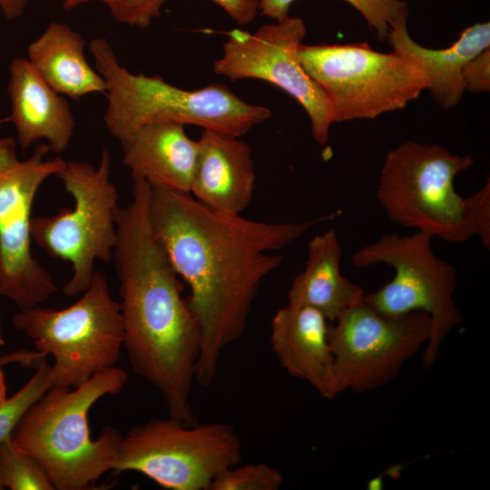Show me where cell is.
<instances>
[{
	"label": "cell",
	"mask_w": 490,
	"mask_h": 490,
	"mask_svg": "<svg viewBox=\"0 0 490 490\" xmlns=\"http://www.w3.org/2000/svg\"><path fill=\"white\" fill-rule=\"evenodd\" d=\"M92 1L106 5L112 16L118 22L140 28L149 27L161 15L167 0H64L63 8L69 11Z\"/></svg>",
	"instance_id": "cell-25"
},
{
	"label": "cell",
	"mask_w": 490,
	"mask_h": 490,
	"mask_svg": "<svg viewBox=\"0 0 490 490\" xmlns=\"http://www.w3.org/2000/svg\"><path fill=\"white\" fill-rule=\"evenodd\" d=\"M50 148L38 144L21 161L13 137L0 139V297L21 309L45 301L57 289L32 254V206L42 183L66 165L61 157L44 160Z\"/></svg>",
	"instance_id": "cell-11"
},
{
	"label": "cell",
	"mask_w": 490,
	"mask_h": 490,
	"mask_svg": "<svg viewBox=\"0 0 490 490\" xmlns=\"http://www.w3.org/2000/svg\"><path fill=\"white\" fill-rule=\"evenodd\" d=\"M51 387L52 367L44 357L34 374L10 397H5L4 378L0 368V442L10 437L25 411Z\"/></svg>",
	"instance_id": "cell-22"
},
{
	"label": "cell",
	"mask_w": 490,
	"mask_h": 490,
	"mask_svg": "<svg viewBox=\"0 0 490 490\" xmlns=\"http://www.w3.org/2000/svg\"><path fill=\"white\" fill-rule=\"evenodd\" d=\"M295 0H259L261 15L274 21L289 16V7ZM357 9L377 34L378 41H387L393 24L408 15L405 0H345Z\"/></svg>",
	"instance_id": "cell-21"
},
{
	"label": "cell",
	"mask_w": 490,
	"mask_h": 490,
	"mask_svg": "<svg viewBox=\"0 0 490 490\" xmlns=\"http://www.w3.org/2000/svg\"><path fill=\"white\" fill-rule=\"evenodd\" d=\"M335 217L257 221L212 209L190 192L151 186V228L191 290L186 299L201 333L200 386H211L222 352L244 334L261 282L283 260L273 252Z\"/></svg>",
	"instance_id": "cell-1"
},
{
	"label": "cell",
	"mask_w": 490,
	"mask_h": 490,
	"mask_svg": "<svg viewBox=\"0 0 490 490\" xmlns=\"http://www.w3.org/2000/svg\"><path fill=\"white\" fill-rule=\"evenodd\" d=\"M44 357L45 355L43 352L21 348L1 355L0 368L11 364H19L26 368L32 367L34 363L38 365Z\"/></svg>",
	"instance_id": "cell-29"
},
{
	"label": "cell",
	"mask_w": 490,
	"mask_h": 490,
	"mask_svg": "<svg viewBox=\"0 0 490 490\" xmlns=\"http://www.w3.org/2000/svg\"><path fill=\"white\" fill-rule=\"evenodd\" d=\"M306 34V24L299 16L264 24L253 34L233 29L226 33L228 40L213 70L231 81H266L289 93L308 113L314 140L324 145L333 113L324 90L299 61L298 50Z\"/></svg>",
	"instance_id": "cell-13"
},
{
	"label": "cell",
	"mask_w": 490,
	"mask_h": 490,
	"mask_svg": "<svg viewBox=\"0 0 490 490\" xmlns=\"http://www.w3.org/2000/svg\"><path fill=\"white\" fill-rule=\"evenodd\" d=\"M84 40L67 24L51 22L27 47L28 61L58 93L78 100L106 93L103 77L93 70L84 54Z\"/></svg>",
	"instance_id": "cell-20"
},
{
	"label": "cell",
	"mask_w": 490,
	"mask_h": 490,
	"mask_svg": "<svg viewBox=\"0 0 490 490\" xmlns=\"http://www.w3.org/2000/svg\"><path fill=\"white\" fill-rule=\"evenodd\" d=\"M3 489H5V487H4V485H3L1 472H0V490H3Z\"/></svg>",
	"instance_id": "cell-31"
},
{
	"label": "cell",
	"mask_w": 490,
	"mask_h": 490,
	"mask_svg": "<svg viewBox=\"0 0 490 490\" xmlns=\"http://www.w3.org/2000/svg\"><path fill=\"white\" fill-rule=\"evenodd\" d=\"M191 194L201 203L241 214L250 203L256 174L252 150L238 136L203 130Z\"/></svg>",
	"instance_id": "cell-15"
},
{
	"label": "cell",
	"mask_w": 490,
	"mask_h": 490,
	"mask_svg": "<svg viewBox=\"0 0 490 490\" xmlns=\"http://www.w3.org/2000/svg\"><path fill=\"white\" fill-rule=\"evenodd\" d=\"M5 121H8V119L7 118H5V119H1L0 118V123L5 122Z\"/></svg>",
	"instance_id": "cell-32"
},
{
	"label": "cell",
	"mask_w": 490,
	"mask_h": 490,
	"mask_svg": "<svg viewBox=\"0 0 490 490\" xmlns=\"http://www.w3.org/2000/svg\"><path fill=\"white\" fill-rule=\"evenodd\" d=\"M150 191L144 182L132 184L131 202L116 213L123 348L132 370L160 392L169 416L193 425L191 394L201 333L182 297V280L151 228Z\"/></svg>",
	"instance_id": "cell-2"
},
{
	"label": "cell",
	"mask_w": 490,
	"mask_h": 490,
	"mask_svg": "<svg viewBox=\"0 0 490 490\" xmlns=\"http://www.w3.org/2000/svg\"><path fill=\"white\" fill-rule=\"evenodd\" d=\"M283 475L264 463L234 466L220 473L209 490H278Z\"/></svg>",
	"instance_id": "cell-24"
},
{
	"label": "cell",
	"mask_w": 490,
	"mask_h": 490,
	"mask_svg": "<svg viewBox=\"0 0 490 490\" xmlns=\"http://www.w3.org/2000/svg\"><path fill=\"white\" fill-rule=\"evenodd\" d=\"M74 200V208H62L53 216L32 219V239L51 258L70 261L72 278L64 285L66 297L89 287L95 260L109 262L117 244L118 192L110 181V155L103 149L95 169L86 162H66L57 173Z\"/></svg>",
	"instance_id": "cell-9"
},
{
	"label": "cell",
	"mask_w": 490,
	"mask_h": 490,
	"mask_svg": "<svg viewBox=\"0 0 490 490\" xmlns=\"http://www.w3.org/2000/svg\"><path fill=\"white\" fill-rule=\"evenodd\" d=\"M329 324L318 310L288 302L275 313L270 328L271 348L281 367L309 383L325 399L338 395Z\"/></svg>",
	"instance_id": "cell-14"
},
{
	"label": "cell",
	"mask_w": 490,
	"mask_h": 490,
	"mask_svg": "<svg viewBox=\"0 0 490 490\" xmlns=\"http://www.w3.org/2000/svg\"><path fill=\"white\" fill-rule=\"evenodd\" d=\"M89 50L107 85L104 123L122 144L139 128L157 122L193 124L241 137L271 115L269 108L244 102L222 84L184 90L160 75L132 74L119 64L105 38L93 39Z\"/></svg>",
	"instance_id": "cell-4"
},
{
	"label": "cell",
	"mask_w": 490,
	"mask_h": 490,
	"mask_svg": "<svg viewBox=\"0 0 490 490\" xmlns=\"http://www.w3.org/2000/svg\"><path fill=\"white\" fill-rule=\"evenodd\" d=\"M126 372L113 367L70 388L53 386L23 415L11 439L45 471L54 490H83L113 471L122 434L104 426L91 438L88 413L102 397L116 395Z\"/></svg>",
	"instance_id": "cell-3"
},
{
	"label": "cell",
	"mask_w": 490,
	"mask_h": 490,
	"mask_svg": "<svg viewBox=\"0 0 490 490\" xmlns=\"http://www.w3.org/2000/svg\"><path fill=\"white\" fill-rule=\"evenodd\" d=\"M474 162L473 156L452 153L441 145L404 142L386 156L377 198L395 223L448 242H465L474 237L454 181Z\"/></svg>",
	"instance_id": "cell-6"
},
{
	"label": "cell",
	"mask_w": 490,
	"mask_h": 490,
	"mask_svg": "<svg viewBox=\"0 0 490 490\" xmlns=\"http://www.w3.org/2000/svg\"><path fill=\"white\" fill-rule=\"evenodd\" d=\"M12 323L34 341L35 350L53 358V386L83 385L115 367L123 348L120 303L111 297L100 270H94L83 295L68 308L21 309Z\"/></svg>",
	"instance_id": "cell-5"
},
{
	"label": "cell",
	"mask_w": 490,
	"mask_h": 490,
	"mask_svg": "<svg viewBox=\"0 0 490 490\" xmlns=\"http://www.w3.org/2000/svg\"><path fill=\"white\" fill-rule=\"evenodd\" d=\"M465 223L473 235L479 236L485 248H490V181L474 194L464 197Z\"/></svg>",
	"instance_id": "cell-26"
},
{
	"label": "cell",
	"mask_w": 490,
	"mask_h": 490,
	"mask_svg": "<svg viewBox=\"0 0 490 490\" xmlns=\"http://www.w3.org/2000/svg\"><path fill=\"white\" fill-rule=\"evenodd\" d=\"M0 472L5 488L54 490L43 467L31 456L17 449L11 436L0 442Z\"/></svg>",
	"instance_id": "cell-23"
},
{
	"label": "cell",
	"mask_w": 490,
	"mask_h": 490,
	"mask_svg": "<svg viewBox=\"0 0 490 490\" xmlns=\"http://www.w3.org/2000/svg\"><path fill=\"white\" fill-rule=\"evenodd\" d=\"M28 0H0V10L7 20L19 18L24 12Z\"/></svg>",
	"instance_id": "cell-30"
},
{
	"label": "cell",
	"mask_w": 490,
	"mask_h": 490,
	"mask_svg": "<svg viewBox=\"0 0 490 490\" xmlns=\"http://www.w3.org/2000/svg\"><path fill=\"white\" fill-rule=\"evenodd\" d=\"M431 320L422 311L384 315L363 300L330 322L338 394L365 393L393 380L429 340Z\"/></svg>",
	"instance_id": "cell-12"
},
{
	"label": "cell",
	"mask_w": 490,
	"mask_h": 490,
	"mask_svg": "<svg viewBox=\"0 0 490 490\" xmlns=\"http://www.w3.org/2000/svg\"><path fill=\"white\" fill-rule=\"evenodd\" d=\"M220 6L238 24L252 22L259 11V0H211Z\"/></svg>",
	"instance_id": "cell-28"
},
{
	"label": "cell",
	"mask_w": 490,
	"mask_h": 490,
	"mask_svg": "<svg viewBox=\"0 0 490 490\" xmlns=\"http://www.w3.org/2000/svg\"><path fill=\"white\" fill-rule=\"evenodd\" d=\"M298 58L327 94L334 122L403 109L427 88L425 74L409 58L375 51L365 43H302Z\"/></svg>",
	"instance_id": "cell-8"
},
{
	"label": "cell",
	"mask_w": 490,
	"mask_h": 490,
	"mask_svg": "<svg viewBox=\"0 0 490 490\" xmlns=\"http://www.w3.org/2000/svg\"><path fill=\"white\" fill-rule=\"evenodd\" d=\"M122 145V162L130 169L132 181L191 192L199 143L186 134L184 124H148L135 131Z\"/></svg>",
	"instance_id": "cell-17"
},
{
	"label": "cell",
	"mask_w": 490,
	"mask_h": 490,
	"mask_svg": "<svg viewBox=\"0 0 490 490\" xmlns=\"http://www.w3.org/2000/svg\"><path fill=\"white\" fill-rule=\"evenodd\" d=\"M407 17L399 19L389 29L387 41L393 51L409 58L425 74L434 100L443 109L459 104L465 93L462 72L474 56L490 47V23H476L464 29L449 47L430 49L410 36Z\"/></svg>",
	"instance_id": "cell-18"
},
{
	"label": "cell",
	"mask_w": 490,
	"mask_h": 490,
	"mask_svg": "<svg viewBox=\"0 0 490 490\" xmlns=\"http://www.w3.org/2000/svg\"><path fill=\"white\" fill-rule=\"evenodd\" d=\"M241 460L235 427L222 422L185 425L152 418L122 435L113 472H136L170 490H209Z\"/></svg>",
	"instance_id": "cell-10"
},
{
	"label": "cell",
	"mask_w": 490,
	"mask_h": 490,
	"mask_svg": "<svg viewBox=\"0 0 490 490\" xmlns=\"http://www.w3.org/2000/svg\"><path fill=\"white\" fill-rule=\"evenodd\" d=\"M432 240V236L422 231L404 236L386 233L351 257L356 267L385 263L395 270L389 282L363 296L366 304L388 316L413 311L429 316L430 337L423 355V364L427 368L435 364L444 339L462 321L454 300L456 269L434 253Z\"/></svg>",
	"instance_id": "cell-7"
},
{
	"label": "cell",
	"mask_w": 490,
	"mask_h": 490,
	"mask_svg": "<svg viewBox=\"0 0 490 490\" xmlns=\"http://www.w3.org/2000/svg\"><path fill=\"white\" fill-rule=\"evenodd\" d=\"M341 255L342 246L334 229L314 236L308 244L305 269L289 289L288 302L315 309L334 322L362 301L363 289L340 271Z\"/></svg>",
	"instance_id": "cell-19"
},
{
	"label": "cell",
	"mask_w": 490,
	"mask_h": 490,
	"mask_svg": "<svg viewBox=\"0 0 490 490\" xmlns=\"http://www.w3.org/2000/svg\"><path fill=\"white\" fill-rule=\"evenodd\" d=\"M7 93L11 113L23 151L44 139L51 151L64 152L75 128L69 103L36 72L28 59L15 58L9 65Z\"/></svg>",
	"instance_id": "cell-16"
},
{
	"label": "cell",
	"mask_w": 490,
	"mask_h": 490,
	"mask_svg": "<svg viewBox=\"0 0 490 490\" xmlns=\"http://www.w3.org/2000/svg\"><path fill=\"white\" fill-rule=\"evenodd\" d=\"M462 77L465 90L476 93L490 91V47L465 64Z\"/></svg>",
	"instance_id": "cell-27"
}]
</instances>
